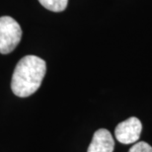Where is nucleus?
Masks as SVG:
<instances>
[{"mask_svg": "<svg viewBox=\"0 0 152 152\" xmlns=\"http://www.w3.org/2000/svg\"><path fill=\"white\" fill-rule=\"evenodd\" d=\"M142 124L137 118L132 117L121 121L115 126V136L123 144L135 143L140 137Z\"/></svg>", "mask_w": 152, "mask_h": 152, "instance_id": "7ed1b4c3", "label": "nucleus"}, {"mask_svg": "<svg viewBox=\"0 0 152 152\" xmlns=\"http://www.w3.org/2000/svg\"><path fill=\"white\" fill-rule=\"evenodd\" d=\"M129 152H152V146H150L147 142L140 141L133 144L129 148Z\"/></svg>", "mask_w": 152, "mask_h": 152, "instance_id": "423d86ee", "label": "nucleus"}, {"mask_svg": "<svg viewBox=\"0 0 152 152\" xmlns=\"http://www.w3.org/2000/svg\"><path fill=\"white\" fill-rule=\"evenodd\" d=\"M22 38V29L16 20L10 16L0 18V53L13 51Z\"/></svg>", "mask_w": 152, "mask_h": 152, "instance_id": "f03ea898", "label": "nucleus"}, {"mask_svg": "<svg viewBox=\"0 0 152 152\" xmlns=\"http://www.w3.org/2000/svg\"><path fill=\"white\" fill-rule=\"evenodd\" d=\"M45 9L53 12H61L67 7L68 0H39Z\"/></svg>", "mask_w": 152, "mask_h": 152, "instance_id": "39448f33", "label": "nucleus"}, {"mask_svg": "<svg viewBox=\"0 0 152 152\" xmlns=\"http://www.w3.org/2000/svg\"><path fill=\"white\" fill-rule=\"evenodd\" d=\"M115 141L112 133L106 129L95 132L87 152H113Z\"/></svg>", "mask_w": 152, "mask_h": 152, "instance_id": "20e7f679", "label": "nucleus"}, {"mask_svg": "<svg viewBox=\"0 0 152 152\" xmlns=\"http://www.w3.org/2000/svg\"><path fill=\"white\" fill-rule=\"evenodd\" d=\"M47 64L44 59L36 56H26L20 59L14 69L11 81L13 93L21 98L33 95L42 85Z\"/></svg>", "mask_w": 152, "mask_h": 152, "instance_id": "f257e3e1", "label": "nucleus"}]
</instances>
